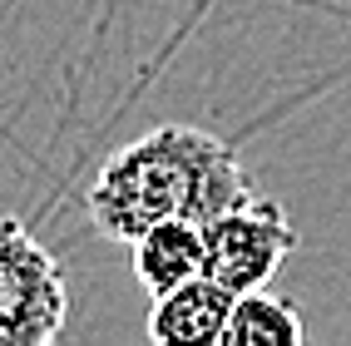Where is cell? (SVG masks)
Here are the masks:
<instances>
[{
  "mask_svg": "<svg viewBox=\"0 0 351 346\" xmlns=\"http://www.w3.org/2000/svg\"><path fill=\"white\" fill-rule=\"evenodd\" d=\"M252 198V183L218 134L193 124H158L104 158L84 193L89 223L109 243L134 247L158 223H213Z\"/></svg>",
  "mask_w": 351,
  "mask_h": 346,
  "instance_id": "1",
  "label": "cell"
},
{
  "mask_svg": "<svg viewBox=\"0 0 351 346\" xmlns=\"http://www.w3.org/2000/svg\"><path fill=\"white\" fill-rule=\"evenodd\" d=\"M69 321L64 267L20 218L0 213V346H60Z\"/></svg>",
  "mask_w": 351,
  "mask_h": 346,
  "instance_id": "2",
  "label": "cell"
},
{
  "mask_svg": "<svg viewBox=\"0 0 351 346\" xmlns=\"http://www.w3.org/2000/svg\"><path fill=\"white\" fill-rule=\"evenodd\" d=\"M203 243H208V277L243 297V292H263L282 272L287 252L297 247V227L277 198L252 193L232 213L208 223Z\"/></svg>",
  "mask_w": 351,
  "mask_h": 346,
  "instance_id": "3",
  "label": "cell"
},
{
  "mask_svg": "<svg viewBox=\"0 0 351 346\" xmlns=\"http://www.w3.org/2000/svg\"><path fill=\"white\" fill-rule=\"evenodd\" d=\"M149 341L154 346H218L223 341V327L232 317V302L238 292H228L213 277H193L163 297H149Z\"/></svg>",
  "mask_w": 351,
  "mask_h": 346,
  "instance_id": "4",
  "label": "cell"
},
{
  "mask_svg": "<svg viewBox=\"0 0 351 346\" xmlns=\"http://www.w3.org/2000/svg\"><path fill=\"white\" fill-rule=\"evenodd\" d=\"M208 272V243H203V223H158L134 243V277L149 297H163L183 282Z\"/></svg>",
  "mask_w": 351,
  "mask_h": 346,
  "instance_id": "5",
  "label": "cell"
},
{
  "mask_svg": "<svg viewBox=\"0 0 351 346\" xmlns=\"http://www.w3.org/2000/svg\"><path fill=\"white\" fill-rule=\"evenodd\" d=\"M218 346H312V336L287 297L263 287V292H243L232 302V317H228Z\"/></svg>",
  "mask_w": 351,
  "mask_h": 346,
  "instance_id": "6",
  "label": "cell"
}]
</instances>
